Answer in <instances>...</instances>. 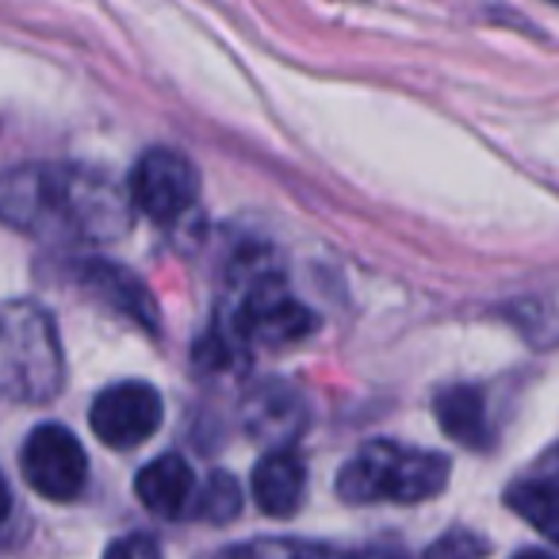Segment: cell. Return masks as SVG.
Segmentation results:
<instances>
[{
    "label": "cell",
    "mask_w": 559,
    "mask_h": 559,
    "mask_svg": "<svg viewBox=\"0 0 559 559\" xmlns=\"http://www.w3.org/2000/svg\"><path fill=\"white\" fill-rule=\"evenodd\" d=\"M131 192L81 165H16L0 173V223L43 241L108 246L131 230Z\"/></svg>",
    "instance_id": "1"
},
{
    "label": "cell",
    "mask_w": 559,
    "mask_h": 559,
    "mask_svg": "<svg viewBox=\"0 0 559 559\" xmlns=\"http://www.w3.org/2000/svg\"><path fill=\"white\" fill-rule=\"evenodd\" d=\"M66 360L58 326L32 299L0 304V399L39 406L62 391Z\"/></svg>",
    "instance_id": "2"
},
{
    "label": "cell",
    "mask_w": 559,
    "mask_h": 559,
    "mask_svg": "<svg viewBox=\"0 0 559 559\" xmlns=\"http://www.w3.org/2000/svg\"><path fill=\"white\" fill-rule=\"evenodd\" d=\"M449 487V460L441 452L403 449L395 441H372L345 460L337 495L349 506L372 502H426Z\"/></svg>",
    "instance_id": "3"
},
{
    "label": "cell",
    "mask_w": 559,
    "mask_h": 559,
    "mask_svg": "<svg viewBox=\"0 0 559 559\" xmlns=\"http://www.w3.org/2000/svg\"><path fill=\"white\" fill-rule=\"evenodd\" d=\"M215 326H223L241 349H284L314 334V314L296 299L284 284V276L272 272H241V284H234L230 299L218 311Z\"/></svg>",
    "instance_id": "4"
},
{
    "label": "cell",
    "mask_w": 559,
    "mask_h": 559,
    "mask_svg": "<svg viewBox=\"0 0 559 559\" xmlns=\"http://www.w3.org/2000/svg\"><path fill=\"white\" fill-rule=\"evenodd\" d=\"M131 200L154 223L173 226L200 200V173H195V165L185 154H177L169 146H154L134 165Z\"/></svg>",
    "instance_id": "5"
},
{
    "label": "cell",
    "mask_w": 559,
    "mask_h": 559,
    "mask_svg": "<svg viewBox=\"0 0 559 559\" xmlns=\"http://www.w3.org/2000/svg\"><path fill=\"white\" fill-rule=\"evenodd\" d=\"M20 464H24V479L32 483L35 495L50 498V502H73L85 490L88 456L66 426L32 429L24 452H20Z\"/></svg>",
    "instance_id": "6"
},
{
    "label": "cell",
    "mask_w": 559,
    "mask_h": 559,
    "mask_svg": "<svg viewBox=\"0 0 559 559\" xmlns=\"http://www.w3.org/2000/svg\"><path fill=\"white\" fill-rule=\"evenodd\" d=\"M162 418H165L162 395L150 383L139 380L104 388L93 399V411H88V426H93V433L108 449H134V444L150 441L162 429Z\"/></svg>",
    "instance_id": "7"
},
{
    "label": "cell",
    "mask_w": 559,
    "mask_h": 559,
    "mask_svg": "<svg viewBox=\"0 0 559 559\" xmlns=\"http://www.w3.org/2000/svg\"><path fill=\"white\" fill-rule=\"evenodd\" d=\"M241 421L257 441L276 449V444H292L307 429V403L288 383H257L241 403Z\"/></svg>",
    "instance_id": "8"
},
{
    "label": "cell",
    "mask_w": 559,
    "mask_h": 559,
    "mask_svg": "<svg viewBox=\"0 0 559 559\" xmlns=\"http://www.w3.org/2000/svg\"><path fill=\"white\" fill-rule=\"evenodd\" d=\"M307 495V464L292 444H276L253 467V498L269 518H292Z\"/></svg>",
    "instance_id": "9"
},
{
    "label": "cell",
    "mask_w": 559,
    "mask_h": 559,
    "mask_svg": "<svg viewBox=\"0 0 559 559\" xmlns=\"http://www.w3.org/2000/svg\"><path fill=\"white\" fill-rule=\"evenodd\" d=\"M134 495H139V502L146 506L150 513H157V518H185L195 498V475L185 456L165 452V456L150 460L139 472Z\"/></svg>",
    "instance_id": "10"
},
{
    "label": "cell",
    "mask_w": 559,
    "mask_h": 559,
    "mask_svg": "<svg viewBox=\"0 0 559 559\" xmlns=\"http://www.w3.org/2000/svg\"><path fill=\"white\" fill-rule=\"evenodd\" d=\"M433 406H437V421H441V429L452 441L467 444V449H487L490 441L487 399H483L479 388H467V383L444 388Z\"/></svg>",
    "instance_id": "11"
},
{
    "label": "cell",
    "mask_w": 559,
    "mask_h": 559,
    "mask_svg": "<svg viewBox=\"0 0 559 559\" xmlns=\"http://www.w3.org/2000/svg\"><path fill=\"white\" fill-rule=\"evenodd\" d=\"M85 284L100 299H108L119 314L142 322L146 330H157V307H154V299L146 296V288L139 284V276H131L127 269H116V264L93 261L85 269Z\"/></svg>",
    "instance_id": "12"
},
{
    "label": "cell",
    "mask_w": 559,
    "mask_h": 559,
    "mask_svg": "<svg viewBox=\"0 0 559 559\" xmlns=\"http://www.w3.org/2000/svg\"><path fill=\"white\" fill-rule=\"evenodd\" d=\"M506 506H510L518 518H525L540 536L559 544V483L556 479L533 475V479L513 483V487L506 490Z\"/></svg>",
    "instance_id": "13"
},
{
    "label": "cell",
    "mask_w": 559,
    "mask_h": 559,
    "mask_svg": "<svg viewBox=\"0 0 559 559\" xmlns=\"http://www.w3.org/2000/svg\"><path fill=\"white\" fill-rule=\"evenodd\" d=\"M192 518L211 521V525H226L241 513V487L234 475L226 472H211V479L203 487H195L192 498Z\"/></svg>",
    "instance_id": "14"
},
{
    "label": "cell",
    "mask_w": 559,
    "mask_h": 559,
    "mask_svg": "<svg viewBox=\"0 0 559 559\" xmlns=\"http://www.w3.org/2000/svg\"><path fill=\"white\" fill-rule=\"evenodd\" d=\"M111 556H157V544L150 536H131V540L111 544Z\"/></svg>",
    "instance_id": "15"
},
{
    "label": "cell",
    "mask_w": 559,
    "mask_h": 559,
    "mask_svg": "<svg viewBox=\"0 0 559 559\" xmlns=\"http://www.w3.org/2000/svg\"><path fill=\"white\" fill-rule=\"evenodd\" d=\"M483 551V544L479 540H472V536H449V540H441V544H433V551Z\"/></svg>",
    "instance_id": "16"
},
{
    "label": "cell",
    "mask_w": 559,
    "mask_h": 559,
    "mask_svg": "<svg viewBox=\"0 0 559 559\" xmlns=\"http://www.w3.org/2000/svg\"><path fill=\"white\" fill-rule=\"evenodd\" d=\"M536 475H544V479H556L559 483V444H556V449L544 452L540 464H536Z\"/></svg>",
    "instance_id": "17"
},
{
    "label": "cell",
    "mask_w": 559,
    "mask_h": 559,
    "mask_svg": "<svg viewBox=\"0 0 559 559\" xmlns=\"http://www.w3.org/2000/svg\"><path fill=\"white\" fill-rule=\"evenodd\" d=\"M12 510V495H9V483H4V475H0V521L9 518Z\"/></svg>",
    "instance_id": "18"
},
{
    "label": "cell",
    "mask_w": 559,
    "mask_h": 559,
    "mask_svg": "<svg viewBox=\"0 0 559 559\" xmlns=\"http://www.w3.org/2000/svg\"><path fill=\"white\" fill-rule=\"evenodd\" d=\"M551 4H559V0H551Z\"/></svg>",
    "instance_id": "19"
}]
</instances>
